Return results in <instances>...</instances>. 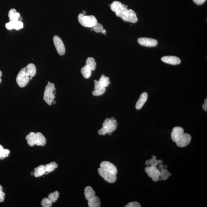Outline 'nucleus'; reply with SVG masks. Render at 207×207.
I'll return each mask as SVG.
<instances>
[{
  "label": "nucleus",
  "mask_w": 207,
  "mask_h": 207,
  "mask_svg": "<svg viewBox=\"0 0 207 207\" xmlns=\"http://www.w3.org/2000/svg\"><path fill=\"white\" fill-rule=\"evenodd\" d=\"M110 7L111 10L115 13V15L118 17H120L121 13L127 9L124 4H123L122 3L118 1H114L111 4Z\"/></svg>",
  "instance_id": "obj_7"
},
{
  "label": "nucleus",
  "mask_w": 207,
  "mask_h": 207,
  "mask_svg": "<svg viewBox=\"0 0 207 207\" xmlns=\"http://www.w3.org/2000/svg\"><path fill=\"white\" fill-rule=\"evenodd\" d=\"M81 71L82 75L83 76L84 78L86 79L89 78L92 74V70L87 65H85L82 68Z\"/></svg>",
  "instance_id": "obj_23"
},
{
  "label": "nucleus",
  "mask_w": 207,
  "mask_h": 207,
  "mask_svg": "<svg viewBox=\"0 0 207 207\" xmlns=\"http://www.w3.org/2000/svg\"><path fill=\"white\" fill-rule=\"evenodd\" d=\"M170 173L168 170L166 169L163 168L160 171V178L159 179H163V180H167L170 176Z\"/></svg>",
  "instance_id": "obj_29"
},
{
  "label": "nucleus",
  "mask_w": 207,
  "mask_h": 207,
  "mask_svg": "<svg viewBox=\"0 0 207 207\" xmlns=\"http://www.w3.org/2000/svg\"><path fill=\"white\" fill-rule=\"evenodd\" d=\"M99 81L101 85L106 88L108 86L109 84H110L109 79L108 77H106L104 74L102 75Z\"/></svg>",
  "instance_id": "obj_27"
},
{
  "label": "nucleus",
  "mask_w": 207,
  "mask_h": 207,
  "mask_svg": "<svg viewBox=\"0 0 207 207\" xmlns=\"http://www.w3.org/2000/svg\"><path fill=\"white\" fill-rule=\"evenodd\" d=\"M203 108L204 109L205 111H207V99H205V103L202 106Z\"/></svg>",
  "instance_id": "obj_37"
},
{
  "label": "nucleus",
  "mask_w": 207,
  "mask_h": 207,
  "mask_svg": "<svg viewBox=\"0 0 207 207\" xmlns=\"http://www.w3.org/2000/svg\"><path fill=\"white\" fill-rule=\"evenodd\" d=\"M117 125L118 123L115 118H106L103 122V127L99 130L98 133L100 135H105L107 133L110 135L116 130Z\"/></svg>",
  "instance_id": "obj_2"
},
{
  "label": "nucleus",
  "mask_w": 207,
  "mask_h": 207,
  "mask_svg": "<svg viewBox=\"0 0 207 207\" xmlns=\"http://www.w3.org/2000/svg\"><path fill=\"white\" fill-rule=\"evenodd\" d=\"M44 166L45 174H47L48 173L52 172L58 167V165L55 162H51L49 164L46 165Z\"/></svg>",
  "instance_id": "obj_22"
},
{
  "label": "nucleus",
  "mask_w": 207,
  "mask_h": 207,
  "mask_svg": "<svg viewBox=\"0 0 207 207\" xmlns=\"http://www.w3.org/2000/svg\"><path fill=\"white\" fill-rule=\"evenodd\" d=\"M93 29L95 32L99 33H101L104 28L103 25L101 24L97 23L93 27Z\"/></svg>",
  "instance_id": "obj_32"
},
{
  "label": "nucleus",
  "mask_w": 207,
  "mask_h": 207,
  "mask_svg": "<svg viewBox=\"0 0 207 207\" xmlns=\"http://www.w3.org/2000/svg\"><path fill=\"white\" fill-rule=\"evenodd\" d=\"M46 144V139L40 133H35V145L43 146Z\"/></svg>",
  "instance_id": "obj_18"
},
{
  "label": "nucleus",
  "mask_w": 207,
  "mask_h": 207,
  "mask_svg": "<svg viewBox=\"0 0 207 207\" xmlns=\"http://www.w3.org/2000/svg\"><path fill=\"white\" fill-rule=\"evenodd\" d=\"M84 195L87 200L91 199L95 196V193L91 186H87L84 189Z\"/></svg>",
  "instance_id": "obj_21"
},
{
  "label": "nucleus",
  "mask_w": 207,
  "mask_h": 207,
  "mask_svg": "<svg viewBox=\"0 0 207 207\" xmlns=\"http://www.w3.org/2000/svg\"><path fill=\"white\" fill-rule=\"evenodd\" d=\"M162 61L165 63L172 65H178L181 63V61L178 57L167 56L162 57Z\"/></svg>",
  "instance_id": "obj_15"
},
{
  "label": "nucleus",
  "mask_w": 207,
  "mask_h": 207,
  "mask_svg": "<svg viewBox=\"0 0 207 207\" xmlns=\"http://www.w3.org/2000/svg\"><path fill=\"white\" fill-rule=\"evenodd\" d=\"M86 65L90 68L92 71L95 70L96 69V63L95 62V59L92 57H89L87 58Z\"/></svg>",
  "instance_id": "obj_26"
},
{
  "label": "nucleus",
  "mask_w": 207,
  "mask_h": 207,
  "mask_svg": "<svg viewBox=\"0 0 207 207\" xmlns=\"http://www.w3.org/2000/svg\"><path fill=\"white\" fill-rule=\"evenodd\" d=\"M149 160L150 165L156 167V166H157L159 164L158 160H156V159H153V158H152V159Z\"/></svg>",
  "instance_id": "obj_35"
},
{
  "label": "nucleus",
  "mask_w": 207,
  "mask_h": 207,
  "mask_svg": "<svg viewBox=\"0 0 207 207\" xmlns=\"http://www.w3.org/2000/svg\"><path fill=\"white\" fill-rule=\"evenodd\" d=\"M98 172L99 175L102 177L105 180L109 183H114L116 180L117 177L115 174L106 171L101 168L98 169Z\"/></svg>",
  "instance_id": "obj_8"
},
{
  "label": "nucleus",
  "mask_w": 207,
  "mask_h": 207,
  "mask_svg": "<svg viewBox=\"0 0 207 207\" xmlns=\"http://www.w3.org/2000/svg\"><path fill=\"white\" fill-rule=\"evenodd\" d=\"M106 31L104 29L103 30V31H102L101 33L103 34H104L105 35L106 34Z\"/></svg>",
  "instance_id": "obj_39"
},
{
  "label": "nucleus",
  "mask_w": 207,
  "mask_h": 207,
  "mask_svg": "<svg viewBox=\"0 0 207 207\" xmlns=\"http://www.w3.org/2000/svg\"><path fill=\"white\" fill-rule=\"evenodd\" d=\"M106 88L101 85L99 81H95V90L92 92V94L95 96H100L103 95L106 91Z\"/></svg>",
  "instance_id": "obj_16"
},
{
  "label": "nucleus",
  "mask_w": 207,
  "mask_h": 207,
  "mask_svg": "<svg viewBox=\"0 0 207 207\" xmlns=\"http://www.w3.org/2000/svg\"><path fill=\"white\" fill-rule=\"evenodd\" d=\"M145 170L148 176L152 178L153 181L157 182L159 180L160 171L156 167L150 166L146 167Z\"/></svg>",
  "instance_id": "obj_6"
},
{
  "label": "nucleus",
  "mask_w": 207,
  "mask_h": 207,
  "mask_svg": "<svg viewBox=\"0 0 207 207\" xmlns=\"http://www.w3.org/2000/svg\"><path fill=\"white\" fill-rule=\"evenodd\" d=\"M153 159H156V156H153Z\"/></svg>",
  "instance_id": "obj_42"
},
{
  "label": "nucleus",
  "mask_w": 207,
  "mask_h": 207,
  "mask_svg": "<svg viewBox=\"0 0 207 207\" xmlns=\"http://www.w3.org/2000/svg\"><path fill=\"white\" fill-rule=\"evenodd\" d=\"M53 41L58 54L60 55H64L65 53V48L62 39L59 36L55 35L53 38Z\"/></svg>",
  "instance_id": "obj_9"
},
{
  "label": "nucleus",
  "mask_w": 207,
  "mask_h": 207,
  "mask_svg": "<svg viewBox=\"0 0 207 207\" xmlns=\"http://www.w3.org/2000/svg\"><path fill=\"white\" fill-rule=\"evenodd\" d=\"M45 174V166L40 165L34 169V175L35 177L37 178Z\"/></svg>",
  "instance_id": "obj_24"
},
{
  "label": "nucleus",
  "mask_w": 207,
  "mask_h": 207,
  "mask_svg": "<svg viewBox=\"0 0 207 207\" xmlns=\"http://www.w3.org/2000/svg\"><path fill=\"white\" fill-rule=\"evenodd\" d=\"M79 22L83 26L88 28L93 27L98 23L97 20L94 16H86L82 13L79 15Z\"/></svg>",
  "instance_id": "obj_4"
},
{
  "label": "nucleus",
  "mask_w": 207,
  "mask_h": 207,
  "mask_svg": "<svg viewBox=\"0 0 207 207\" xmlns=\"http://www.w3.org/2000/svg\"><path fill=\"white\" fill-rule=\"evenodd\" d=\"M146 165L148 166L150 165V164H149V160H147L146 162L145 163Z\"/></svg>",
  "instance_id": "obj_40"
},
{
  "label": "nucleus",
  "mask_w": 207,
  "mask_h": 207,
  "mask_svg": "<svg viewBox=\"0 0 207 207\" xmlns=\"http://www.w3.org/2000/svg\"><path fill=\"white\" fill-rule=\"evenodd\" d=\"M5 28L7 30H11L13 29L19 30L24 27V24L22 22L17 20H11L9 22L5 24Z\"/></svg>",
  "instance_id": "obj_13"
},
{
  "label": "nucleus",
  "mask_w": 207,
  "mask_h": 207,
  "mask_svg": "<svg viewBox=\"0 0 207 207\" xmlns=\"http://www.w3.org/2000/svg\"><path fill=\"white\" fill-rule=\"evenodd\" d=\"M147 98L148 94L147 92H144L141 94L138 101L136 103V109L137 110L141 109L147 101Z\"/></svg>",
  "instance_id": "obj_17"
},
{
  "label": "nucleus",
  "mask_w": 207,
  "mask_h": 207,
  "mask_svg": "<svg viewBox=\"0 0 207 207\" xmlns=\"http://www.w3.org/2000/svg\"><path fill=\"white\" fill-rule=\"evenodd\" d=\"M5 194L2 191V186L0 185V203L3 202L4 200Z\"/></svg>",
  "instance_id": "obj_34"
},
{
  "label": "nucleus",
  "mask_w": 207,
  "mask_h": 207,
  "mask_svg": "<svg viewBox=\"0 0 207 207\" xmlns=\"http://www.w3.org/2000/svg\"><path fill=\"white\" fill-rule=\"evenodd\" d=\"M120 17L125 22L134 23L138 21V18L135 12L131 9H127L124 11Z\"/></svg>",
  "instance_id": "obj_5"
},
{
  "label": "nucleus",
  "mask_w": 207,
  "mask_h": 207,
  "mask_svg": "<svg viewBox=\"0 0 207 207\" xmlns=\"http://www.w3.org/2000/svg\"><path fill=\"white\" fill-rule=\"evenodd\" d=\"M100 168L116 175L118 173L116 167L110 162L104 161L101 163Z\"/></svg>",
  "instance_id": "obj_14"
},
{
  "label": "nucleus",
  "mask_w": 207,
  "mask_h": 207,
  "mask_svg": "<svg viewBox=\"0 0 207 207\" xmlns=\"http://www.w3.org/2000/svg\"><path fill=\"white\" fill-rule=\"evenodd\" d=\"M26 139L28 145L31 147L34 146L35 145V133L31 132L26 136Z\"/></svg>",
  "instance_id": "obj_25"
},
{
  "label": "nucleus",
  "mask_w": 207,
  "mask_h": 207,
  "mask_svg": "<svg viewBox=\"0 0 207 207\" xmlns=\"http://www.w3.org/2000/svg\"><path fill=\"white\" fill-rule=\"evenodd\" d=\"M59 196V193L58 191L50 193L48 196V198L52 203H55L58 200Z\"/></svg>",
  "instance_id": "obj_30"
},
{
  "label": "nucleus",
  "mask_w": 207,
  "mask_h": 207,
  "mask_svg": "<svg viewBox=\"0 0 207 207\" xmlns=\"http://www.w3.org/2000/svg\"><path fill=\"white\" fill-rule=\"evenodd\" d=\"M56 90L54 84L48 81L45 87L43 96V99L48 105L51 106L54 101L55 98L54 95L56 94L55 91Z\"/></svg>",
  "instance_id": "obj_3"
},
{
  "label": "nucleus",
  "mask_w": 207,
  "mask_h": 207,
  "mask_svg": "<svg viewBox=\"0 0 207 207\" xmlns=\"http://www.w3.org/2000/svg\"><path fill=\"white\" fill-rule=\"evenodd\" d=\"M52 203L48 198H44L42 200L41 205L44 207H50L51 206Z\"/></svg>",
  "instance_id": "obj_31"
},
{
  "label": "nucleus",
  "mask_w": 207,
  "mask_h": 207,
  "mask_svg": "<svg viewBox=\"0 0 207 207\" xmlns=\"http://www.w3.org/2000/svg\"><path fill=\"white\" fill-rule=\"evenodd\" d=\"M184 133V130L180 127H176L173 129L171 137L173 141L176 142Z\"/></svg>",
  "instance_id": "obj_12"
},
{
  "label": "nucleus",
  "mask_w": 207,
  "mask_h": 207,
  "mask_svg": "<svg viewBox=\"0 0 207 207\" xmlns=\"http://www.w3.org/2000/svg\"><path fill=\"white\" fill-rule=\"evenodd\" d=\"M193 2L197 5H202L205 2L206 0H193Z\"/></svg>",
  "instance_id": "obj_36"
},
{
  "label": "nucleus",
  "mask_w": 207,
  "mask_h": 207,
  "mask_svg": "<svg viewBox=\"0 0 207 207\" xmlns=\"http://www.w3.org/2000/svg\"><path fill=\"white\" fill-rule=\"evenodd\" d=\"M126 207H141V206L138 202H130L125 206Z\"/></svg>",
  "instance_id": "obj_33"
},
{
  "label": "nucleus",
  "mask_w": 207,
  "mask_h": 207,
  "mask_svg": "<svg viewBox=\"0 0 207 207\" xmlns=\"http://www.w3.org/2000/svg\"><path fill=\"white\" fill-rule=\"evenodd\" d=\"M1 81H2V80H1V77H0V83H1Z\"/></svg>",
  "instance_id": "obj_43"
},
{
  "label": "nucleus",
  "mask_w": 207,
  "mask_h": 207,
  "mask_svg": "<svg viewBox=\"0 0 207 207\" xmlns=\"http://www.w3.org/2000/svg\"><path fill=\"white\" fill-rule=\"evenodd\" d=\"M158 162L159 164H161L162 163H163V161L161 160H158Z\"/></svg>",
  "instance_id": "obj_41"
},
{
  "label": "nucleus",
  "mask_w": 207,
  "mask_h": 207,
  "mask_svg": "<svg viewBox=\"0 0 207 207\" xmlns=\"http://www.w3.org/2000/svg\"><path fill=\"white\" fill-rule=\"evenodd\" d=\"M88 205L89 207H99L101 202L98 197L95 196L88 201Z\"/></svg>",
  "instance_id": "obj_19"
},
{
  "label": "nucleus",
  "mask_w": 207,
  "mask_h": 207,
  "mask_svg": "<svg viewBox=\"0 0 207 207\" xmlns=\"http://www.w3.org/2000/svg\"><path fill=\"white\" fill-rule=\"evenodd\" d=\"M8 17H9L10 21L11 20L17 21L19 20V18L20 17V14L19 13H17L16 9H12L9 10L8 13Z\"/></svg>",
  "instance_id": "obj_20"
},
{
  "label": "nucleus",
  "mask_w": 207,
  "mask_h": 207,
  "mask_svg": "<svg viewBox=\"0 0 207 207\" xmlns=\"http://www.w3.org/2000/svg\"><path fill=\"white\" fill-rule=\"evenodd\" d=\"M36 73V67L33 63H30L26 67L21 69L16 77V81L19 86L21 88L25 87L29 82L30 77H34Z\"/></svg>",
  "instance_id": "obj_1"
},
{
  "label": "nucleus",
  "mask_w": 207,
  "mask_h": 207,
  "mask_svg": "<svg viewBox=\"0 0 207 207\" xmlns=\"http://www.w3.org/2000/svg\"><path fill=\"white\" fill-rule=\"evenodd\" d=\"M191 140V137L190 134L188 133H184L176 143L178 147H184L190 144Z\"/></svg>",
  "instance_id": "obj_11"
},
{
  "label": "nucleus",
  "mask_w": 207,
  "mask_h": 207,
  "mask_svg": "<svg viewBox=\"0 0 207 207\" xmlns=\"http://www.w3.org/2000/svg\"><path fill=\"white\" fill-rule=\"evenodd\" d=\"M159 168L160 170L163 169L164 168V166L162 165H160L159 166Z\"/></svg>",
  "instance_id": "obj_38"
},
{
  "label": "nucleus",
  "mask_w": 207,
  "mask_h": 207,
  "mask_svg": "<svg viewBox=\"0 0 207 207\" xmlns=\"http://www.w3.org/2000/svg\"><path fill=\"white\" fill-rule=\"evenodd\" d=\"M139 44L147 47H154L157 45V41L154 39L148 38H140L138 39Z\"/></svg>",
  "instance_id": "obj_10"
},
{
  "label": "nucleus",
  "mask_w": 207,
  "mask_h": 207,
  "mask_svg": "<svg viewBox=\"0 0 207 207\" xmlns=\"http://www.w3.org/2000/svg\"><path fill=\"white\" fill-rule=\"evenodd\" d=\"M10 153L9 150L4 149L3 147L0 145V159H3L8 157Z\"/></svg>",
  "instance_id": "obj_28"
}]
</instances>
